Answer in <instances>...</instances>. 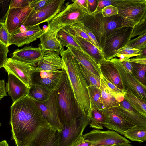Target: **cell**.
I'll use <instances>...</instances> for the list:
<instances>
[{
  "label": "cell",
  "mask_w": 146,
  "mask_h": 146,
  "mask_svg": "<svg viewBox=\"0 0 146 146\" xmlns=\"http://www.w3.org/2000/svg\"><path fill=\"white\" fill-rule=\"evenodd\" d=\"M117 70L124 92L134 95L146 102V86L143 85L123 65L120 59L114 58L110 60Z\"/></svg>",
  "instance_id": "52a82bcc"
},
{
  "label": "cell",
  "mask_w": 146,
  "mask_h": 146,
  "mask_svg": "<svg viewBox=\"0 0 146 146\" xmlns=\"http://www.w3.org/2000/svg\"><path fill=\"white\" fill-rule=\"evenodd\" d=\"M68 4L48 22L46 30L56 35L64 27L80 23L87 13L76 3Z\"/></svg>",
  "instance_id": "5b68a950"
},
{
  "label": "cell",
  "mask_w": 146,
  "mask_h": 146,
  "mask_svg": "<svg viewBox=\"0 0 146 146\" xmlns=\"http://www.w3.org/2000/svg\"><path fill=\"white\" fill-rule=\"evenodd\" d=\"M125 46L141 50L146 48V33L130 39Z\"/></svg>",
  "instance_id": "8d00e7d4"
},
{
  "label": "cell",
  "mask_w": 146,
  "mask_h": 146,
  "mask_svg": "<svg viewBox=\"0 0 146 146\" xmlns=\"http://www.w3.org/2000/svg\"><path fill=\"white\" fill-rule=\"evenodd\" d=\"M119 106L108 109L116 113L135 125L146 127V117L133 108L124 99Z\"/></svg>",
  "instance_id": "d6986e66"
},
{
  "label": "cell",
  "mask_w": 146,
  "mask_h": 146,
  "mask_svg": "<svg viewBox=\"0 0 146 146\" xmlns=\"http://www.w3.org/2000/svg\"><path fill=\"white\" fill-rule=\"evenodd\" d=\"M131 63L133 67L132 74L138 81L146 86V65Z\"/></svg>",
  "instance_id": "e575fe53"
},
{
  "label": "cell",
  "mask_w": 146,
  "mask_h": 146,
  "mask_svg": "<svg viewBox=\"0 0 146 146\" xmlns=\"http://www.w3.org/2000/svg\"><path fill=\"white\" fill-rule=\"evenodd\" d=\"M59 132L50 125L40 129L25 146H58Z\"/></svg>",
  "instance_id": "2e32d148"
},
{
  "label": "cell",
  "mask_w": 146,
  "mask_h": 146,
  "mask_svg": "<svg viewBox=\"0 0 146 146\" xmlns=\"http://www.w3.org/2000/svg\"><path fill=\"white\" fill-rule=\"evenodd\" d=\"M5 23H3L0 22V28L2 26H3L4 25Z\"/></svg>",
  "instance_id": "6f0895ef"
},
{
  "label": "cell",
  "mask_w": 146,
  "mask_h": 146,
  "mask_svg": "<svg viewBox=\"0 0 146 146\" xmlns=\"http://www.w3.org/2000/svg\"><path fill=\"white\" fill-rule=\"evenodd\" d=\"M7 73L8 78L6 90L14 103L27 95L29 88L15 75L10 72Z\"/></svg>",
  "instance_id": "7402d4cb"
},
{
  "label": "cell",
  "mask_w": 146,
  "mask_h": 146,
  "mask_svg": "<svg viewBox=\"0 0 146 146\" xmlns=\"http://www.w3.org/2000/svg\"><path fill=\"white\" fill-rule=\"evenodd\" d=\"M59 55L54 51H45L42 57L38 63L37 68L51 72H57L64 69V62Z\"/></svg>",
  "instance_id": "44dd1931"
},
{
  "label": "cell",
  "mask_w": 146,
  "mask_h": 146,
  "mask_svg": "<svg viewBox=\"0 0 146 146\" xmlns=\"http://www.w3.org/2000/svg\"><path fill=\"white\" fill-rule=\"evenodd\" d=\"M8 48L0 42V68L4 67L8 58Z\"/></svg>",
  "instance_id": "7bdbcfd3"
},
{
  "label": "cell",
  "mask_w": 146,
  "mask_h": 146,
  "mask_svg": "<svg viewBox=\"0 0 146 146\" xmlns=\"http://www.w3.org/2000/svg\"><path fill=\"white\" fill-rule=\"evenodd\" d=\"M72 36L83 52L92 57L97 64L99 65L106 60L102 52L99 50L94 45L80 37Z\"/></svg>",
  "instance_id": "484cf974"
},
{
  "label": "cell",
  "mask_w": 146,
  "mask_h": 146,
  "mask_svg": "<svg viewBox=\"0 0 146 146\" xmlns=\"http://www.w3.org/2000/svg\"><path fill=\"white\" fill-rule=\"evenodd\" d=\"M90 119V127L98 130L103 129L105 120L104 115L100 110L94 109L91 110Z\"/></svg>",
  "instance_id": "d6a6232c"
},
{
  "label": "cell",
  "mask_w": 146,
  "mask_h": 146,
  "mask_svg": "<svg viewBox=\"0 0 146 146\" xmlns=\"http://www.w3.org/2000/svg\"><path fill=\"white\" fill-rule=\"evenodd\" d=\"M80 113L90 119L91 110L88 85L80 68L79 64L67 48L60 54Z\"/></svg>",
  "instance_id": "7a4b0ae2"
},
{
  "label": "cell",
  "mask_w": 146,
  "mask_h": 146,
  "mask_svg": "<svg viewBox=\"0 0 146 146\" xmlns=\"http://www.w3.org/2000/svg\"><path fill=\"white\" fill-rule=\"evenodd\" d=\"M11 0H0V22L4 23L9 9Z\"/></svg>",
  "instance_id": "f35d334b"
},
{
  "label": "cell",
  "mask_w": 146,
  "mask_h": 146,
  "mask_svg": "<svg viewBox=\"0 0 146 146\" xmlns=\"http://www.w3.org/2000/svg\"><path fill=\"white\" fill-rule=\"evenodd\" d=\"M51 0H32L29 7L33 10H39L45 6Z\"/></svg>",
  "instance_id": "b9f144b4"
},
{
  "label": "cell",
  "mask_w": 146,
  "mask_h": 146,
  "mask_svg": "<svg viewBox=\"0 0 146 146\" xmlns=\"http://www.w3.org/2000/svg\"><path fill=\"white\" fill-rule=\"evenodd\" d=\"M90 122L88 117L82 115L78 118L75 123L68 126L63 125L62 131L59 132L58 146H73L82 136Z\"/></svg>",
  "instance_id": "30bf717a"
},
{
  "label": "cell",
  "mask_w": 146,
  "mask_h": 146,
  "mask_svg": "<svg viewBox=\"0 0 146 146\" xmlns=\"http://www.w3.org/2000/svg\"><path fill=\"white\" fill-rule=\"evenodd\" d=\"M119 0H98L97 7L95 11L92 14L95 15L100 12L105 7L112 5L115 6Z\"/></svg>",
  "instance_id": "60d3db41"
},
{
  "label": "cell",
  "mask_w": 146,
  "mask_h": 146,
  "mask_svg": "<svg viewBox=\"0 0 146 146\" xmlns=\"http://www.w3.org/2000/svg\"><path fill=\"white\" fill-rule=\"evenodd\" d=\"M0 146H9L7 141L4 140L0 142Z\"/></svg>",
  "instance_id": "11a10c76"
},
{
  "label": "cell",
  "mask_w": 146,
  "mask_h": 146,
  "mask_svg": "<svg viewBox=\"0 0 146 146\" xmlns=\"http://www.w3.org/2000/svg\"><path fill=\"white\" fill-rule=\"evenodd\" d=\"M66 75L64 69L57 72L44 71L36 67L31 75L32 84L43 86L52 90H57Z\"/></svg>",
  "instance_id": "7c38bea8"
},
{
  "label": "cell",
  "mask_w": 146,
  "mask_h": 146,
  "mask_svg": "<svg viewBox=\"0 0 146 146\" xmlns=\"http://www.w3.org/2000/svg\"><path fill=\"white\" fill-rule=\"evenodd\" d=\"M52 90L43 86L32 84L29 88L28 95L35 101L43 102L48 99Z\"/></svg>",
  "instance_id": "83f0119b"
},
{
  "label": "cell",
  "mask_w": 146,
  "mask_h": 146,
  "mask_svg": "<svg viewBox=\"0 0 146 146\" xmlns=\"http://www.w3.org/2000/svg\"><path fill=\"white\" fill-rule=\"evenodd\" d=\"M79 64L80 70L88 86H95L99 88L100 84V78L95 76L80 64Z\"/></svg>",
  "instance_id": "d590c367"
},
{
  "label": "cell",
  "mask_w": 146,
  "mask_h": 146,
  "mask_svg": "<svg viewBox=\"0 0 146 146\" xmlns=\"http://www.w3.org/2000/svg\"><path fill=\"white\" fill-rule=\"evenodd\" d=\"M36 65L25 63L11 58H8L3 68L8 72L12 73L29 88L32 84L31 75Z\"/></svg>",
  "instance_id": "5bb4252c"
},
{
  "label": "cell",
  "mask_w": 146,
  "mask_h": 146,
  "mask_svg": "<svg viewBox=\"0 0 146 146\" xmlns=\"http://www.w3.org/2000/svg\"><path fill=\"white\" fill-rule=\"evenodd\" d=\"M93 144L92 142L84 139L82 136L73 146H92Z\"/></svg>",
  "instance_id": "681fc988"
},
{
  "label": "cell",
  "mask_w": 146,
  "mask_h": 146,
  "mask_svg": "<svg viewBox=\"0 0 146 146\" xmlns=\"http://www.w3.org/2000/svg\"><path fill=\"white\" fill-rule=\"evenodd\" d=\"M72 25L79 28L85 33L94 42L97 48L102 52L95 35L88 28L81 22L76 23Z\"/></svg>",
  "instance_id": "ab89813d"
},
{
  "label": "cell",
  "mask_w": 146,
  "mask_h": 146,
  "mask_svg": "<svg viewBox=\"0 0 146 146\" xmlns=\"http://www.w3.org/2000/svg\"><path fill=\"white\" fill-rule=\"evenodd\" d=\"M90 98L91 110L96 109L100 110L103 109L100 90L95 86L87 87Z\"/></svg>",
  "instance_id": "f1b7e54d"
},
{
  "label": "cell",
  "mask_w": 146,
  "mask_h": 146,
  "mask_svg": "<svg viewBox=\"0 0 146 146\" xmlns=\"http://www.w3.org/2000/svg\"><path fill=\"white\" fill-rule=\"evenodd\" d=\"M45 51L40 46L34 47L25 46L21 49L15 50L11 58L25 63L36 65L42 57Z\"/></svg>",
  "instance_id": "ffe728a7"
},
{
  "label": "cell",
  "mask_w": 146,
  "mask_h": 146,
  "mask_svg": "<svg viewBox=\"0 0 146 146\" xmlns=\"http://www.w3.org/2000/svg\"><path fill=\"white\" fill-rule=\"evenodd\" d=\"M80 22L93 33L101 50L105 38L111 31L121 27H133L135 24L133 20L118 14L110 17H104L101 12L95 15L86 13Z\"/></svg>",
  "instance_id": "3957f363"
},
{
  "label": "cell",
  "mask_w": 146,
  "mask_h": 146,
  "mask_svg": "<svg viewBox=\"0 0 146 146\" xmlns=\"http://www.w3.org/2000/svg\"><path fill=\"white\" fill-rule=\"evenodd\" d=\"M57 94L59 118L62 125L68 126L75 123L82 115L78 110L67 74L64 80L57 90Z\"/></svg>",
  "instance_id": "277c9868"
},
{
  "label": "cell",
  "mask_w": 146,
  "mask_h": 146,
  "mask_svg": "<svg viewBox=\"0 0 146 146\" xmlns=\"http://www.w3.org/2000/svg\"><path fill=\"white\" fill-rule=\"evenodd\" d=\"M102 14L104 17H109L118 14L117 8L113 5L106 6L101 10Z\"/></svg>",
  "instance_id": "ee69618b"
},
{
  "label": "cell",
  "mask_w": 146,
  "mask_h": 146,
  "mask_svg": "<svg viewBox=\"0 0 146 146\" xmlns=\"http://www.w3.org/2000/svg\"><path fill=\"white\" fill-rule=\"evenodd\" d=\"M25 31L20 30L9 35V46L14 45L21 47L29 44L39 38L45 30L41 29L39 25L25 28Z\"/></svg>",
  "instance_id": "ac0fdd59"
},
{
  "label": "cell",
  "mask_w": 146,
  "mask_h": 146,
  "mask_svg": "<svg viewBox=\"0 0 146 146\" xmlns=\"http://www.w3.org/2000/svg\"><path fill=\"white\" fill-rule=\"evenodd\" d=\"M65 0H51L41 9L32 10L23 25L25 28L47 23L62 10Z\"/></svg>",
  "instance_id": "9c48e42d"
},
{
  "label": "cell",
  "mask_w": 146,
  "mask_h": 146,
  "mask_svg": "<svg viewBox=\"0 0 146 146\" xmlns=\"http://www.w3.org/2000/svg\"><path fill=\"white\" fill-rule=\"evenodd\" d=\"M124 136L133 141L144 142L146 141V127L135 125L127 130Z\"/></svg>",
  "instance_id": "f546056e"
},
{
  "label": "cell",
  "mask_w": 146,
  "mask_h": 146,
  "mask_svg": "<svg viewBox=\"0 0 146 146\" xmlns=\"http://www.w3.org/2000/svg\"><path fill=\"white\" fill-rule=\"evenodd\" d=\"M99 66L101 74L103 76L118 88L123 91L120 75L114 64L110 60H106Z\"/></svg>",
  "instance_id": "d4e9b609"
},
{
  "label": "cell",
  "mask_w": 146,
  "mask_h": 146,
  "mask_svg": "<svg viewBox=\"0 0 146 146\" xmlns=\"http://www.w3.org/2000/svg\"><path fill=\"white\" fill-rule=\"evenodd\" d=\"M39 38L40 43L38 46L45 51H54L60 55L65 50L58 40L56 35L49 31L45 30Z\"/></svg>",
  "instance_id": "cb8c5ba5"
},
{
  "label": "cell",
  "mask_w": 146,
  "mask_h": 146,
  "mask_svg": "<svg viewBox=\"0 0 146 146\" xmlns=\"http://www.w3.org/2000/svg\"><path fill=\"white\" fill-rule=\"evenodd\" d=\"M100 110L105 118L103 126L108 129L124 135L127 130L135 126L123 117L109 109H102Z\"/></svg>",
  "instance_id": "9a60e30c"
},
{
  "label": "cell",
  "mask_w": 146,
  "mask_h": 146,
  "mask_svg": "<svg viewBox=\"0 0 146 146\" xmlns=\"http://www.w3.org/2000/svg\"><path fill=\"white\" fill-rule=\"evenodd\" d=\"M1 125V123H0V126Z\"/></svg>",
  "instance_id": "91938a15"
},
{
  "label": "cell",
  "mask_w": 146,
  "mask_h": 146,
  "mask_svg": "<svg viewBox=\"0 0 146 146\" xmlns=\"http://www.w3.org/2000/svg\"><path fill=\"white\" fill-rule=\"evenodd\" d=\"M72 1L77 3L87 13H88L87 0H74Z\"/></svg>",
  "instance_id": "f5cc1de1"
},
{
  "label": "cell",
  "mask_w": 146,
  "mask_h": 146,
  "mask_svg": "<svg viewBox=\"0 0 146 146\" xmlns=\"http://www.w3.org/2000/svg\"><path fill=\"white\" fill-rule=\"evenodd\" d=\"M127 60L131 62L146 65V58L141 57L137 56L135 57L128 59Z\"/></svg>",
  "instance_id": "816d5d0a"
},
{
  "label": "cell",
  "mask_w": 146,
  "mask_h": 146,
  "mask_svg": "<svg viewBox=\"0 0 146 146\" xmlns=\"http://www.w3.org/2000/svg\"><path fill=\"white\" fill-rule=\"evenodd\" d=\"M146 33V17L136 23L132 27L129 40Z\"/></svg>",
  "instance_id": "74e56055"
},
{
  "label": "cell",
  "mask_w": 146,
  "mask_h": 146,
  "mask_svg": "<svg viewBox=\"0 0 146 146\" xmlns=\"http://www.w3.org/2000/svg\"><path fill=\"white\" fill-rule=\"evenodd\" d=\"M7 96L5 81L3 79L0 80V100Z\"/></svg>",
  "instance_id": "f907efd6"
},
{
  "label": "cell",
  "mask_w": 146,
  "mask_h": 146,
  "mask_svg": "<svg viewBox=\"0 0 146 146\" xmlns=\"http://www.w3.org/2000/svg\"><path fill=\"white\" fill-rule=\"evenodd\" d=\"M56 35L62 46L66 47L69 44L83 52L73 38L63 29L59 30L56 33Z\"/></svg>",
  "instance_id": "1f68e13d"
},
{
  "label": "cell",
  "mask_w": 146,
  "mask_h": 146,
  "mask_svg": "<svg viewBox=\"0 0 146 146\" xmlns=\"http://www.w3.org/2000/svg\"><path fill=\"white\" fill-rule=\"evenodd\" d=\"M34 101L48 125L61 132L63 125L59 118L57 90L52 91L46 100L43 102Z\"/></svg>",
  "instance_id": "ba28073f"
},
{
  "label": "cell",
  "mask_w": 146,
  "mask_h": 146,
  "mask_svg": "<svg viewBox=\"0 0 146 146\" xmlns=\"http://www.w3.org/2000/svg\"><path fill=\"white\" fill-rule=\"evenodd\" d=\"M100 78V84L99 89L101 94L103 109H108L119 106V102L116 98L117 94L112 92L108 88L101 76Z\"/></svg>",
  "instance_id": "4316f807"
},
{
  "label": "cell",
  "mask_w": 146,
  "mask_h": 146,
  "mask_svg": "<svg viewBox=\"0 0 146 146\" xmlns=\"http://www.w3.org/2000/svg\"><path fill=\"white\" fill-rule=\"evenodd\" d=\"M133 27H123L114 29L105 38L102 52L106 59L114 58L116 51L125 46L129 40Z\"/></svg>",
  "instance_id": "8992f818"
},
{
  "label": "cell",
  "mask_w": 146,
  "mask_h": 146,
  "mask_svg": "<svg viewBox=\"0 0 146 146\" xmlns=\"http://www.w3.org/2000/svg\"><path fill=\"white\" fill-rule=\"evenodd\" d=\"M142 50L128 47L125 45L115 52V57H119L120 60L128 59L130 58L139 55Z\"/></svg>",
  "instance_id": "836d02e7"
},
{
  "label": "cell",
  "mask_w": 146,
  "mask_h": 146,
  "mask_svg": "<svg viewBox=\"0 0 146 146\" xmlns=\"http://www.w3.org/2000/svg\"><path fill=\"white\" fill-rule=\"evenodd\" d=\"M77 61L97 77L100 78L101 73L99 65L91 56L70 45L66 47Z\"/></svg>",
  "instance_id": "603a6c76"
},
{
  "label": "cell",
  "mask_w": 146,
  "mask_h": 146,
  "mask_svg": "<svg viewBox=\"0 0 146 146\" xmlns=\"http://www.w3.org/2000/svg\"><path fill=\"white\" fill-rule=\"evenodd\" d=\"M115 145H107V146H115Z\"/></svg>",
  "instance_id": "680465c9"
},
{
  "label": "cell",
  "mask_w": 146,
  "mask_h": 146,
  "mask_svg": "<svg viewBox=\"0 0 146 146\" xmlns=\"http://www.w3.org/2000/svg\"><path fill=\"white\" fill-rule=\"evenodd\" d=\"M115 7L119 15L135 24L146 17V0H119Z\"/></svg>",
  "instance_id": "8fae6325"
},
{
  "label": "cell",
  "mask_w": 146,
  "mask_h": 146,
  "mask_svg": "<svg viewBox=\"0 0 146 146\" xmlns=\"http://www.w3.org/2000/svg\"><path fill=\"white\" fill-rule=\"evenodd\" d=\"M115 146H133L129 143L119 144L115 145Z\"/></svg>",
  "instance_id": "9f6ffc18"
},
{
  "label": "cell",
  "mask_w": 146,
  "mask_h": 146,
  "mask_svg": "<svg viewBox=\"0 0 146 146\" xmlns=\"http://www.w3.org/2000/svg\"><path fill=\"white\" fill-rule=\"evenodd\" d=\"M127 59H126L120 60L123 66L129 72L131 73L133 68L132 64L131 62L129 61Z\"/></svg>",
  "instance_id": "db71d44e"
},
{
  "label": "cell",
  "mask_w": 146,
  "mask_h": 146,
  "mask_svg": "<svg viewBox=\"0 0 146 146\" xmlns=\"http://www.w3.org/2000/svg\"><path fill=\"white\" fill-rule=\"evenodd\" d=\"M124 98L133 108L146 117V102L133 94L128 93H125Z\"/></svg>",
  "instance_id": "4dcf8cb0"
},
{
  "label": "cell",
  "mask_w": 146,
  "mask_h": 146,
  "mask_svg": "<svg viewBox=\"0 0 146 146\" xmlns=\"http://www.w3.org/2000/svg\"><path fill=\"white\" fill-rule=\"evenodd\" d=\"M32 10L29 6L9 9L5 22L9 34L12 35L19 30Z\"/></svg>",
  "instance_id": "e0dca14e"
},
{
  "label": "cell",
  "mask_w": 146,
  "mask_h": 146,
  "mask_svg": "<svg viewBox=\"0 0 146 146\" xmlns=\"http://www.w3.org/2000/svg\"><path fill=\"white\" fill-rule=\"evenodd\" d=\"M100 76L102 78L104 82L108 88L114 93L117 94H124L125 93L123 91L118 88L113 84L107 80L101 74Z\"/></svg>",
  "instance_id": "7dc6e473"
},
{
  "label": "cell",
  "mask_w": 146,
  "mask_h": 146,
  "mask_svg": "<svg viewBox=\"0 0 146 146\" xmlns=\"http://www.w3.org/2000/svg\"><path fill=\"white\" fill-rule=\"evenodd\" d=\"M88 13H94L97 6L98 0H87Z\"/></svg>",
  "instance_id": "c3c4849f"
},
{
  "label": "cell",
  "mask_w": 146,
  "mask_h": 146,
  "mask_svg": "<svg viewBox=\"0 0 146 146\" xmlns=\"http://www.w3.org/2000/svg\"><path fill=\"white\" fill-rule=\"evenodd\" d=\"M9 35L5 25L0 28V42L7 47L9 46Z\"/></svg>",
  "instance_id": "f6af8a7d"
},
{
  "label": "cell",
  "mask_w": 146,
  "mask_h": 146,
  "mask_svg": "<svg viewBox=\"0 0 146 146\" xmlns=\"http://www.w3.org/2000/svg\"><path fill=\"white\" fill-rule=\"evenodd\" d=\"M82 137L92 142V146L111 145L130 143L125 137L112 130H94L83 135Z\"/></svg>",
  "instance_id": "4fadbf2b"
},
{
  "label": "cell",
  "mask_w": 146,
  "mask_h": 146,
  "mask_svg": "<svg viewBox=\"0 0 146 146\" xmlns=\"http://www.w3.org/2000/svg\"><path fill=\"white\" fill-rule=\"evenodd\" d=\"M32 0H11L10 8H23L29 6Z\"/></svg>",
  "instance_id": "bcb514c9"
},
{
  "label": "cell",
  "mask_w": 146,
  "mask_h": 146,
  "mask_svg": "<svg viewBox=\"0 0 146 146\" xmlns=\"http://www.w3.org/2000/svg\"><path fill=\"white\" fill-rule=\"evenodd\" d=\"M10 109L12 139L16 146H25L40 129L49 125L28 95L13 103Z\"/></svg>",
  "instance_id": "6da1fadb"
}]
</instances>
